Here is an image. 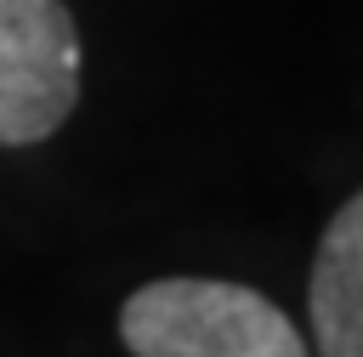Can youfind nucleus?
Here are the masks:
<instances>
[{
	"mask_svg": "<svg viewBox=\"0 0 363 357\" xmlns=\"http://www.w3.org/2000/svg\"><path fill=\"white\" fill-rule=\"evenodd\" d=\"M130 357H306L295 323L255 289L221 278L142 283L119 312Z\"/></svg>",
	"mask_w": 363,
	"mask_h": 357,
	"instance_id": "f257e3e1",
	"label": "nucleus"
},
{
	"mask_svg": "<svg viewBox=\"0 0 363 357\" xmlns=\"http://www.w3.org/2000/svg\"><path fill=\"white\" fill-rule=\"evenodd\" d=\"M79 102V34L62 0H0V147L45 142Z\"/></svg>",
	"mask_w": 363,
	"mask_h": 357,
	"instance_id": "f03ea898",
	"label": "nucleus"
},
{
	"mask_svg": "<svg viewBox=\"0 0 363 357\" xmlns=\"http://www.w3.org/2000/svg\"><path fill=\"white\" fill-rule=\"evenodd\" d=\"M312 329L323 357H363V193H352L318 238Z\"/></svg>",
	"mask_w": 363,
	"mask_h": 357,
	"instance_id": "7ed1b4c3",
	"label": "nucleus"
}]
</instances>
